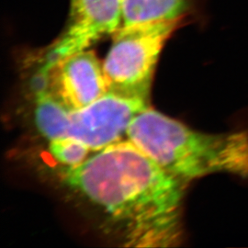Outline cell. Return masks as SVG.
I'll list each match as a JSON object with an SVG mask.
<instances>
[{
    "mask_svg": "<svg viewBox=\"0 0 248 248\" xmlns=\"http://www.w3.org/2000/svg\"><path fill=\"white\" fill-rule=\"evenodd\" d=\"M62 184L94 207L124 247L169 248L181 240L188 183L174 177L126 138L94 152Z\"/></svg>",
    "mask_w": 248,
    "mask_h": 248,
    "instance_id": "1",
    "label": "cell"
},
{
    "mask_svg": "<svg viewBox=\"0 0 248 248\" xmlns=\"http://www.w3.org/2000/svg\"><path fill=\"white\" fill-rule=\"evenodd\" d=\"M126 139L186 183L215 173L248 178V132H199L148 107L134 117Z\"/></svg>",
    "mask_w": 248,
    "mask_h": 248,
    "instance_id": "2",
    "label": "cell"
},
{
    "mask_svg": "<svg viewBox=\"0 0 248 248\" xmlns=\"http://www.w3.org/2000/svg\"><path fill=\"white\" fill-rule=\"evenodd\" d=\"M34 123L48 141L71 137L86 143L93 152L126 138L134 117L149 107L138 98L107 93L89 106L66 109L45 93L36 94Z\"/></svg>",
    "mask_w": 248,
    "mask_h": 248,
    "instance_id": "3",
    "label": "cell"
},
{
    "mask_svg": "<svg viewBox=\"0 0 248 248\" xmlns=\"http://www.w3.org/2000/svg\"><path fill=\"white\" fill-rule=\"evenodd\" d=\"M182 21H158L121 27L102 62L108 92L149 100L151 86L163 48Z\"/></svg>",
    "mask_w": 248,
    "mask_h": 248,
    "instance_id": "4",
    "label": "cell"
},
{
    "mask_svg": "<svg viewBox=\"0 0 248 248\" xmlns=\"http://www.w3.org/2000/svg\"><path fill=\"white\" fill-rule=\"evenodd\" d=\"M124 0H70L62 32L39 56L38 70L47 71L54 63L90 49L122 26Z\"/></svg>",
    "mask_w": 248,
    "mask_h": 248,
    "instance_id": "5",
    "label": "cell"
},
{
    "mask_svg": "<svg viewBox=\"0 0 248 248\" xmlns=\"http://www.w3.org/2000/svg\"><path fill=\"white\" fill-rule=\"evenodd\" d=\"M32 89L35 95L45 93L66 109L89 106L108 93L102 63L90 49L37 72Z\"/></svg>",
    "mask_w": 248,
    "mask_h": 248,
    "instance_id": "6",
    "label": "cell"
},
{
    "mask_svg": "<svg viewBox=\"0 0 248 248\" xmlns=\"http://www.w3.org/2000/svg\"><path fill=\"white\" fill-rule=\"evenodd\" d=\"M206 0H124L122 26L158 21L198 20Z\"/></svg>",
    "mask_w": 248,
    "mask_h": 248,
    "instance_id": "7",
    "label": "cell"
},
{
    "mask_svg": "<svg viewBox=\"0 0 248 248\" xmlns=\"http://www.w3.org/2000/svg\"><path fill=\"white\" fill-rule=\"evenodd\" d=\"M48 153L62 169H73L85 163L94 152L78 139L60 137L49 141Z\"/></svg>",
    "mask_w": 248,
    "mask_h": 248,
    "instance_id": "8",
    "label": "cell"
}]
</instances>
